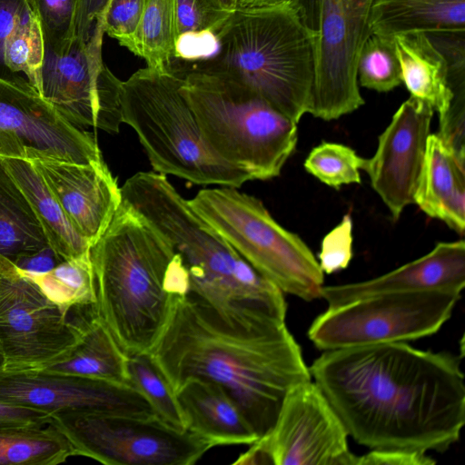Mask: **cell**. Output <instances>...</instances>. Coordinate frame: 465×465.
<instances>
[{"instance_id": "obj_17", "label": "cell", "mask_w": 465, "mask_h": 465, "mask_svg": "<svg viewBox=\"0 0 465 465\" xmlns=\"http://www.w3.org/2000/svg\"><path fill=\"white\" fill-rule=\"evenodd\" d=\"M433 112L427 103L411 95L379 136L374 155L366 159L363 170L394 221L414 203Z\"/></svg>"}, {"instance_id": "obj_32", "label": "cell", "mask_w": 465, "mask_h": 465, "mask_svg": "<svg viewBox=\"0 0 465 465\" xmlns=\"http://www.w3.org/2000/svg\"><path fill=\"white\" fill-rule=\"evenodd\" d=\"M44 54L41 25L31 8L6 42L5 64L11 73L25 76L40 94Z\"/></svg>"}, {"instance_id": "obj_3", "label": "cell", "mask_w": 465, "mask_h": 465, "mask_svg": "<svg viewBox=\"0 0 465 465\" xmlns=\"http://www.w3.org/2000/svg\"><path fill=\"white\" fill-rule=\"evenodd\" d=\"M90 259L98 315L126 356L149 352L175 299L190 292L181 256L122 203Z\"/></svg>"}, {"instance_id": "obj_20", "label": "cell", "mask_w": 465, "mask_h": 465, "mask_svg": "<svg viewBox=\"0 0 465 465\" xmlns=\"http://www.w3.org/2000/svg\"><path fill=\"white\" fill-rule=\"evenodd\" d=\"M175 395L186 430L210 440L213 446L251 445L258 436L235 401L217 384L185 381Z\"/></svg>"}, {"instance_id": "obj_11", "label": "cell", "mask_w": 465, "mask_h": 465, "mask_svg": "<svg viewBox=\"0 0 465 465\" xmlns=\"http://www.w3.org/2000/svg\"><path fill=\"white\" fill-rule=\"evenodd\" d=\"M374 0H290L315 38V74L309 113L325 121L364 104L358 87L361 51L372 35Z\"/></svg>"}, {"instance_id": "obj_24", "label": "cell", "mask_w": 465, "mask_h": 465, "mask_svg": "<svg viewBox=\"0 0 465 465\" xmlns=\"http://www.w3.org/2000/svg\"><path fill=\"white\" fill-rule=\"evenodd\" d=\"M393 40L402 83L411 96L427 103L440 118L443 117L453 100L444 56L423 32L400 34Z\"/></svg>"}, {"instance_id": "obj_14", "label": "cell", "mask_w": 465, "mask_h": 465, "mask_svg": "<svg viewBox=\"0 0 465 465\" xmlns=\"http://www.w3.org/2000/svg\"><path fill=\"white\" fill-rule=\"evenodd\" d=\"M33 153L79 163L103 161L93 134L66 120L25 76H0V157Z\"/></svg>"}, {"instance_id": "obj_38", "label": "cell", "mask_w": 465, "mask_h": 465, "mask_svg": "<svg viewBox=\"0 0 465 465\" xmlns=\"http://www.w3.org/2000/svg\"><path fill=\"white\" fill-rule=\"evenodd\" d=\"M352 258V220L349 213L328 232L322 242L319 265L331 274L348 267Z\"/></svg>"}, {"instance_id": "obj_18", "label": "cell", "mask_w": 465, "mask_h": 465, "mask_svg": "<svg viewBox=\"0 0 465 465\" xmlns=\"http://www.w3.org/2000/svg\"><path fill=\"white\" fill-rule=\"evenodd\" d=\"M28 159L74 230L93 245L122 203L121 189L103 161L79 163L33 153Z\"/></svg>"}, {"instance_id": "obj_37", "label": "cell", "mask_w": 465, "mask_h": 465, "mask_svg": "<svg viewBox=\"0 0 465 465\" xmlns=\"http://www.w3.org/2000/svg\"><path fill=\"white\" fill-rule=\"evenodd\" d=\"M143 0H109L103 15L104 33L128 48L136 34Z\"/></svg>"}, {"instance_id": "obj_28", "label": "cell", "mask_w": 465, "mask_h": 465, "mask_svg": "<svg viewBox=\"0 0 465 465\" xmlns=\"http://www.w3.org/2000/svg\"><path fill=\"white\" fill-rule=\"evenodd\" d=\"M444 56L447 79L453 100L447 114L440 118V137L453 147L465 144V30L425 33Z\"/></svg>"}, {"instance_id": "obj_46", "label": "cell", "mask_w": 465, "mask_h": 465, "mask_svg": "<svg viewBox=\"0 0 465 465\" xmlns=\"http://www.w3.org/2000/svg\"><path fill=\"white\" fill-rule=\"evenodd\" d=\"M217 4L229 12H234L236 10L237 0H215Z\"/></svg>"}, {"instance_id": "obj_6", "label": "cell", "mask_w": 465, "mask_h": 465, "mask_svg": "<svg viewBox=\"0 0 465 465\" xmlns=\"http://www.w3.org/2000/svg\"><path fill=\"white\" fill-rule=\"evenodd\" d=\"M181 84L182 79L167 69L148 66L122 81V122L137 134L153 172L199 185L239 188L254 180L210 147Z\"/></svg>"}, {"instance_id": "obj_39", "label": "cell", "mask_w": 465, "mask_h": 465, "mask_svg": "<svg viewBox=\"0 0 465 465\" xmlns=\"http://www.w3.org/2000/svg\"><path fill=\"white\" fill-rule=\"evenodd\" d=\"M217 48L218 40L215 33L187 32L176 37L173 59L183 62L202 61L213 56Z\"/></svg>"}, {"instance_id": "obj_2", "label": "cell", "mask_w": 465, "mask_h": 465, "mask_svg": "<svg viewBox=\"0 0 465 465\" xmlns=\"http://www.w3.org/2000/svg\"><path fill=\"white\" fill-rule=\"evenodd\" d=\"M149 353L174 392L190 379L220 386L258 440L274 427L289 392L312 380L285 321L231 325L191 293L175 299Z\"/></svg>"}, {"instance_id": "obj_23", "label": "cell", "mask_w": 465, "mask_h": 465, "mask_svg": "<svg viewBox=\"0 0 465 465\" xmlns=\"http://www.w3.org/2000/svg\"><path fill=\"white\" fill-rule=\"evenodd\" d=\"M12 179L28 201L48 245L62 260L83 256L90 244L73 227L60 204L26 158L0 157Z\"/></svg>"}, {"instance_id": "obj_31", "label": "cell", "mask_w": 465, "mask_h": 465, "mask_svg": "<svg viewBox=\"0 0 465 465\" xmlns=\"http://www.w3.org/2000/svg\"><path fill=\"white\" fill-rule=\"evenodd\" d=\"M127 357L129 383L150 402L156 416L179 430H186L176 395L149 352Z\"/></svg>"}, {"instance_id": "obj_33", "label": "cell", "mask_w": 465, "mask_h": 465, "mask_svg": "<svg viewBox=\"0 0 465 465\" xmlns=\"http://www.w3.org/2000/svg\"><path fill=\"white\" fill-rule=\"evenodd\" d=\"M357 76L361 86L381 93L402 84L393 37L372 34L368 38L359 56Z\"/></svg>"}, {"instance_id": "obj_10", "label": "cell", "mask_w": 465, "mask_h": 465, "mask_svg": "<svg viewBox=\"0 0 465 465\" xmlns=\"http://www.w3.org/2000/svg\"><path fill=\"white\" fill-rule=\"evenodd\" d=\"M460 297V292L448 290L365 296L328 307L308 336L322 351L416 340L436 333Z\"/></svg>"}, {"instance_id": "obj_22", "label": "cell", "mask_w": 465, "mask_h": 465, "mask_svg": "<svg viewBox=\"0 0 465 465\" xmlns=\"http://www.w3.org/2000/svg\"><path fill=\"white\" fill-rule=\"evenodd\" d=\"M76 309L81 322L77 342L65 359L42 371L129 383L127 357L98 315L94 304Z\"/></svg>"}, {"instance_id": "obj_25", "label": "cell", "mask_w": 465, "mask_h": 465, "mask_svg": "<svg viewBox=\"0 0 465 465\" xmlns=\"http://www.w3.org/2000/svg\"><path fill=\"white\" fill-rule=\"evenodd\" d=\"M372 34L465 30V0H374Z\"/></svg>"}, {"instance_id": "obj_47", "label": "cell", "mask_w": 465, "mask_h": 465, "mask_svg": "<svg viewBox=\"0 0 465 465\" xmlns=\"http://www.w3.org/2000/svg\"><path fill=\"white\" fill-rule=\"evenodd\" d=\"M2 367H3V361H2V357H1V354H0V371L2 370Z\"/></svg>"}, {"instance_id": "obj_29", "label": "cell", "mask_w": 465, "mask_h": 465, "mask_svg": "<svg viewBox=\"0 0 465 465\" xmlns=\"http://www.w3.org/2000/svg\"><path fill=\"white\" fill-rule=\"evenodd\" d=\"M21 272L65 316L69 315L74 307L96 302L90 251L83 256L64 260L45 273H29L23 271Z\"/></svg>"}, {"instance_id": "obj_16", "label": "cell", "mask_w": 465, "mask_h": 465, "mask_svg": "<svg viewBox=\"0 0 465 465\" xmlns=\"http://www.w3.org/2000/svg\"><path fill=\"white\" fill-rule=\"evenodd\" d=\"M0 402L49 416L64 411L156 415L147 399L129 383L42 370L0 371Z\"/></svg>"}, {"instance_id": "obj_34", "label": "cell", "mask_w": 465, "mask_h": 465, "mask_svg": "<svg viewBox=\"0 0 465 465\" xmlns=\"http://www.w3.org/2000/svg\"><path fill=\"white\" fill-rule=\"evenodd\" d=\"M366 159L344 144L322 142L312 148L305 162V170L330 187L361 183L360 169Z\"/></svg>"}, {"instance_id": "obj_19", "label": "cell", "mask_w": 465, "mask_h": 465, "mask_svg": "<svg viewBox=\"0 0 465 465\" xmlns=\"http://www.w3.org/2000/svg\"><path fill=\"white\" fill-rule=\"evenodd\" d=\"M465 285V242H438L424 256L376 278L340 285H323L321 298L329 307L385 292L448 290Z\"/></svg>"}, {"instance_id": "obj_15", "label": "cell", "mask_w": 465, "mask_h": 465, "mask_svg": "<svg viewBox=\"0 0 465 465\" xmlns=\"http://www.w3.org/2000/svg\"><path fill=\"white\" fill-rule=\"evenodd\" d=\"M348 433L315 382L287 395L272 430L256 440L273 465H356Z\"/></svg>"}, {"instance_id": "obj_43", "label": "cell", "mask_w": 465, "mask_h": 465, "mask_svg": "<svg viewBox=\"0 0 465 465\" xmlns=\"http://www.w3.org/2000/svg\"><path fill=\"white\" fill-rule=\"evenodd\" d=\"M62 260L48 245L37 252L15 259L13 262L21 271L29 273H45L54 269Z\"/></svg>"}, {"instance_id": "obj_1", "label": "cell", "mask_w": 465, "mask_h": 465, "mask_svg": "<svg viewBox=\"0 0 465 465\" xmlns=\"http://www.w3.org/2000/svg\"><path fill=\"white\" fill-rule=\"evenodd\" d=\"M309 370L348 436L362 446L444 452L460 439L465 384L451 354L377 343L324 351Z\"/></svg>"}, {"instance_id": "obj_41", "label": "cell", "mask_w": 465, "mask_h": 465, "mask_svg": "<svg viewBox=\"0 0 465 465\" xmlns=\"http://www.w3.org/2000/svg\"><path fill=\"white\" fill-rule=\"evenodd\" d=\"M436 461L426 453L400 450H371L357 456L356 465H433Z\"/></svg>"}, {"instance_id": "obj_5", "label": "cell", "mask_w": 465, "mask_h": 465, "mask_svg": "<svg viewBox=\"0 0 465 465\" xmlns=\"http://www.w3.org/2000/svg\"><path fill=\"white\" fill-rule=\"evenodd\" d=\"M122 203L151 225L181 256L190 293L231 311L256 294L261 275L183 198L166 176L139 172L120 187Z\"/></svg>"}, {"instance_id": "obj_13", "label": "cell", "mask_w": 465, "mask_h": 465, "mask_svg": "<svg viewBox=\"0 0 465 465\" xmlns=\"http://www.w3.org/2000/svg\"><path fill=\"white\" fill-rule=\"evenodd\" d=\"M104 34L100 19L87 40L74 36L59 48L45 45L40 94L74 125L117 134L122 81L103 61Z\"/></svg>"}, {"instance_id": "obj_21", "label": "cell", "mask_w": 465, "mask_h": 465, "mask_svg": "<svg viewBox=\"0 0 465 465\" xmlns=\"http://www.w3.org/2000/svg\"><path fill=\"white\" fill-rule=\"evenodd\" d=\"M414 203L459 233L465 229V161L436 134H430Z\"/></svg>"}, {"instance_id": "obj_45", "label": "cell", "mask_w": 465, "mask_h": 465, "mask_svg": "<svg viewBox=\"0 0 465 465\" xmlns=\"http://www.w3.org/2000/svg\"><path fill=\"white\" fill-rule=\"evenodd\" d=\"M290 0H237L236 10L271 8L288 4Z\"/></svg>"}, {"instance_id": "obj_35", "label": "cell", "mask_w": 465, "mask_h": 465, "mask_svg": "<svg viewBox=\"0 0 465 465\" xmlns=\"http://www.w3.org/2000/svg\"><path fill=\"white\" fill-rule=\"evenodd\" d=\"M43 33L45 45L59 48L76 33L80 0H28Z\"/></svg>"}, {"instance_id": "obj_4", "label": "cell", "mask_w": 465, "mask_h": 465, "mask_svg": "<svg viewBox=\"0 0 465 465\" xmlns=\"http://www.w3.org/2000/svg\"><path fill=\"white\" fill-rule=\"evenodd\" d=\"M216 36L213 56L196 62L173 59L167 69L199 71L238 83L296 123L309 113L315 38L292 7L235 10Z\"/></svg>"}, {"instance_id": "obj_42", "label": "cell", "mask_w": 465, "mask_h": 465, "mask_svg": "<svg viewBox=\"0 0 465 465\" xmlns=\"http://www.w3.org/2000/svg\"><path fill=\"white\" fill-rule=\"evenodd\" d=\"M50 416L40 411L0 402V428L48 425Z\"/></svg>"}, {"instance_id": "obj_8", "label": "cell", "mask_w": 465, "mask_h": 465, "mask_svg": "<svg viewBox=\"0 0 465 465\" xmlns=\"http://www.w3.org/2000/svg\"><path fill=\"white\" fill-rule=\"evenodd\" d=\"M262 276L304 301L321 298L324 273L307 244L280 225L263 203L235 187L205 188L188 200Z\"/></svg>"}, {"instance_id": "obj_7", "label": "cell", "mask_w": 465, "mask_h": 465, "mask_svg": "<svg viewBox=\"0 0 465 465\" xmlns=\"http://www.w3.org/2000/svg\"><path fill=\"white\" fill-rule=\"evenodd\" d=\"M173 74L216 154L254 180L280 175L297 144L296 122L238 83L199 71Z\"/></svg>"}, {"instance_id": "obj_26", "label": "cell", "mask_w": 465, "mask_h": 465, "mask_svg": "<svg viewBox=\"0 0 465 465\" xmlns=\"http://www.w3.org/2000/svg\"><path fill=\"white\" fill-rule=\"evenodd\" d=\"M46 246L35 214L0 158V255L14 262Z\"/></svg>"}, {"instance_id": "obj_9", "label": "cell", "mask_w": 465, "mask_h": 465, "mask_svg": "<svg viewBox=\"0 0 465 465\" xmlns=\"http://www.w3.org/2000/svg\"><path fill=\"white\" fill-rule=\"evenodd\" d=\"M48 424L65 437L74 456L106 465H192L214 447L156 415L64 411L51 415Z\"/></svg>"}, {"instance_id": "obj_30", "label": "cell", "mask_w": 465, "mask_h": 465, "mask_svg": "<svg viewBox=\"0 0 465 465\" xmlns=\"http://www.w3.org/2000/svg\"><path fill=\"white\" fill-rule=\"evenodd\" d=\"M174 43V0H143L139 25L127 49L146 66L165 70L173 59Z\"/></svg>"}, {"instance_id": "obj_27", "label": "cell", "mask_w": 465, "mask_h": 465, "mask_svg": "<svg viewBox=\"0 0 465 465\" xmlns=\"http://www.w3.org/2000/svg\"><path fill=\"white\" fill-rule=\"evenodd\" d=\"M74 456L51 425L0 428V465H58Z\"/></svg>"}, {"instance_id": "obj_36", "label": "cell", "mask_w": 465, "mask_h": 465, "mask_svg": "<svg viewBox=\"0 0 465 465\" xmlns=\"http://www.w3.org/2000/svg\"><path fill=\"white\" fill-rule=\"evenodd\" d=\"M215 0H174L175 39L187 32L217 33L231 15Z\"/></svg>"}, {"instance_id": "obj_12", "label": "cell", "mask_w": 465, "mask_h": 465, "mask_svg": "<svg viewBox=\"0 0 465 465\" xmlns=\"http://www.w3.org/2000/svg\"><path fill=\"white\" fill-rule=\"evenodd\" d=\"M68 316L8 258L0 255V354L3 371L42 370L65 359L78 341L76 307Z\"/></svg>"}, {"instance_id": "obj_44", "label": "cell", "mask_w": 465, "mask_h": 465, "mask_svg": "<svg viewBox=\"0 0 465 465\" xmlns=\"http://www.w3.org/2000/svg\"><path fill=\"white\" fill-rule=\"evenodd\" d=\"M109 0H80L75 36L87 40L96 21L103 18Z\"/></svg>"}, {"instance_id": "obj_40", "label": "cell", "mask_w": 465, "mask_h": 465, "mask_svg": "<svg viewBox=\"0 0 465 465\" xmlns=\"http://www.w3.org/2000/svg\"><path fill=\"white\" fill-rule=\"evenodd\" d=\"M30 10L28 0H0V76L14 74L5 64V45Z\"/></svg>"}]
</instances>
